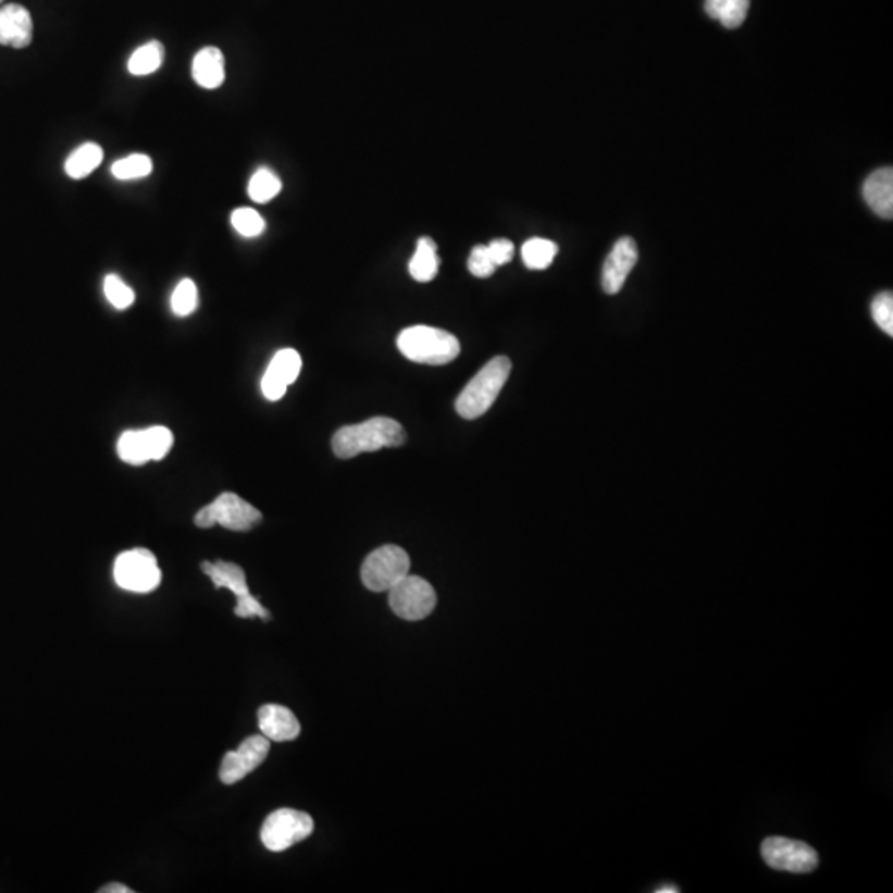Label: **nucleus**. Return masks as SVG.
I'll return each mask as SVG.
<instances>
[{
    "label": "nucleus",
    "mask_w": 893,
    "mask_h": 893,
    "mask_svg": "<svg viewBox=\"0 0 893 893\" xmlns=\"http://www.w3.org/2000/svg\"><path fill=\"white\" fill-rule=\"evenodd\" d=\"M406 432L399 422L389 418H373L361 424L346 425L333 435V452L338 459H352L359 454L377 452L386 447H400Z\"/></svg>",
    "instance_id": "nucleus-1"
},
{
    "label": "nucleus",
    "mask_w": 893,
    "mask_h": 893,
    "mask_svg": "<svg viewBox=\"0 0 893 893\" xmlns=\"http://www.w3.org/2000/svg\"><path fill=\"white\" fill-rule=\"evenodd\" d=\"M510 371L511 361L507 356H497L492 359L457 397V414L469 421L482 418L494 406L498 394L504 389L510 376Z\"/></svg>",
    "instance_id": "nucleus-2"
},
{
    "label": "nucleus",
    "mask_w": 893,
    "mask_h": 893,
    "mask_svg": "<svg viewBox=\"0 0 893 893\" xmlns=\"http://www.w3.org/2000/svg\"><path fill=\"white\" fill-rule=\"evenodd\" d=\"M397 348L409 361L429 367L449 364L460 355V342L452 333L432 326H411L397 338Z\"/></svg>",
    "instance_id": "nucleus-3"
},
{
    "label": "nucleus",
    "mask_w": 893,
    "mask_h": 893,
    "mask_svg": "<svg viewBox=\"0 0 893 893\" xmlns=\"http://www.w3.org/2000/svg\"><path fill=\"white\" fill-rule=\"evenodd\" d=\"M411 558L400 546H381L362 562V584L373 593H384L408 576Z\"/></svg>",
    "instance_id": "nucleus-4"
},
{
    "label": "nucleus",
    "mask_w": 893,
    "mask_h": 893,
    "mask_svg": "<svg viewBox=\"0 0 893 893\" xmlns=\"http://www.w3.org/2000/svg\"><path fill=\"white\" fill-rule=\"evenodd\" d=\"M262 520V513L249 501L241 500L235 494H222L208 507L200 508L196 514V524L199 528H212L214 524L232 530V532H249Z\"/></svg>",
    "instance_id": "nucleus-5"
},
{
    "label": "nucleus",
    "mask_w": 893,
    "mask_h": 893,
    "mask_svg": "<svg viewBox=\"0 0 893 893\" xmlns=\"http://www.w3.org/2000/svg\"><path fill=\"white\" fill-rule=\"evenodd\" d=\"M313 829L314 822L310 815L283 807L265 819L260 839L269 851L283 852L310 838Z\"/></svg>",
    "instance_id": "nucleus-6"
},
{
    "label": "nucleus",
    "mask_w": 893,
    "mask_h": 893,
    "mask_svg": "<svg viewBox=\"0 0 893 893\" xmlns=\"http://www.w3.org/2000/svg\"><path fill=\"white\" fill-rule=\"evenodd\" d=\"M114 581L132 593H151L161 583L158 559L148 549L136 548L121 553L114 561Z\"/></svg>",
    "instance_id": "nucleus-7"
},
{
    "label": "nucleus",
    "mask_w": 893,
    "mask_h": 893,
    "mask_svg": "<svg viewBox=\"0 0 893 893\" xmlns=\"http://www.w3.org/2000/svg\"><path fill=\"white\" fill-rule=\"evenodd\" d=\"M200 568L211 578L218 590L219 587H227L235 594V597H237L235 616L244 619L260 618L263 621H269L270 612L250 594L246 573H244L240 566L227 561H206L200 565Z\"/></svg>",
    "instance_id": "nucleus-8"
},
{
    "label": "nucleus",
    "mask_w": 893,
    "mask_h": 893,
    "mask_svg": "<svg viewBox=\"0 0 893 893\" xmlns=\"http://www.w3.org/2000/svg\"><path fill=\"white\" fill-rule=\"evenodd\" d=\"M389 606L394 615L404 621H422L431 616L437 606V594L431 583L408 574L396 586L390 587Z\"/></svg>",
    "instance_id": "nucleus-9"
},
{
    "label": "nucleus",
    "mask_w": 893,
    "mask_h": 893,
    "mask_svg": "<svg viewBox=\"0 0 893 893\" xmlns=\"http://www.w3.org/2000/svg\"><path fill=\"white\" fill-rule=\"evenodd\" d=\"M766 866L790 873H809L819 864L818 852L806 842L786 838H768L761 844Z\"/></svg>",
    "instance_id": "nucleus-10"
},
{
    "label": "nucleus",
    "mask_w": 893,
    "mask_h": 893,
    "mask_svg": "<svg viewBox=\"0 0 893 893\" xmlns=\"http://www.w3.org/2000/svg\"><path fill=\"white\" fill-rule=\"evenodd\" d=\"M270 752V740L265 736H250L241 742L237 752H228L222 759L219 777L224 784H235L256 771Z\"/></svg>",
    "instance_id": "nucleus-11"
},
{
    "label": "nucleus",
    "mask_w": 893,
    "mask_h": 893,
    "mask_svg": "<svg viewBox=\"0 0 893 893\" xmlns=\"http://www.w3.org/2000/svg\"><path fill=\"white\" fill-rule=\"evenodd\" d=\"M300 371L301 356L295 349H282L276 352L262 377L263 396L269 400L282 399L288 386L300 376Z\"/></svg>",
    "instance_id": "nucleus-12"
},
{
    "label": "nucleus",
    "mask_w": 893,
    "mask_h": 893,
    "mask_svg": "<svg viewBox=\"0 0 893 893\" xmlns=\"http://www.w3.org/2000/svg\"><path fill=\"white\" fill-rule=\"evenodd\" d=\"M637 244L634 238L622 237L616 241L611 253L607 256L603 269V288L607 295H616L624 287L629 273L637 263Z\"/></svg>",
    "instance_id": "nucleus-13"
},
{
    "label": "nucleus",
    "mask_w": 893,
    "mask_h": 893,
    "mask_svg": "<svg viewBox=\"0 0 893 893\" xmlns=\"http://www.w3.org/2000/svg\"><path fill=\"white\" fill-rule=\"evenodd\" d=\"M34 38V22L30 12L18 4H8L0 9V46L25 49Z\"/></svg>",
    "instance_id": "nucleus-14"
},
{
    "label": "nucleus",
    "mask_w": 893,
    "mask_h": 893,
    "mask_svg": "<svg viewBox=\"0 0 893 893\" xmlns=\"http://www.w3.org/2000/svg\"><path fill=\"white\" fill-rule=\"evenodd\" d=\"M259 727L270 742H292L300 735V721L290 708L283 705H263L259 710Z\"/></svg>",
    "instance_id": "nucleus-15"
},
{
    "label": "nucleus",
    "mask_w": 893,
    "mask_h": 893,
    "mask_svg": "<svg viewBox=\"0 0 893 893\" xmlns=\"http://www.w3.org/2000/svg\"><path fill=\"white\" fill-rule=\"evenodd\" d=\"M864 199L867 206L882 219H892L893 215V170L882 168L867 177L863 187Z\"/></svg>",
    "instance_id": "nucleus-16"
},
{
    "label": "nucleus",
    "mask_w": 893,
    "mask_h": 893,
    "mask_svg": "<svg viewBox=\"0 0 893 893\" xmlns=\"http://www.w3.org/2000/svg\"><path fill=\"white\" fill-rule=\"evenodd\" d=\"M193 78L199 87L215 90L225 79L224 53L218 47L199 50L193 60Z\"/></svg>",
    "instance_id": "nucleus-17"
},
{
    "label": "nucleus",
    "mask_w": 893,
    "mask_h": 893,
    "mask_svg": "<svg viewBox=\"0 0 893 893\" xmlns=\"http://www.w3.org/2000/svg\"><path fill=\"white\" fill-rule=\"evenodd\" d=\"M441 259L437 256V244L432 238H419L418 249L409 262V272L416 282L427 283L437 276Z\"/></svg>",
    "instance_id": "nucleus-18"
},
{
    "label": "nucleus",
    "mask_w": 893,
    "mask_h": 893,
    "mask_svg": "<svg viewBox=\"0 0 893 893\" xmlns=\"http://www.w3.org/2000/svg\"><path fill=\"white\" fill-rule=\"evenodd\" d=\"M103 161V149L97 142H85L69 156L65 162V173L72 179H84L90 176Z\"/></svg>",
    "instance_id": "nucleus-19"
},
{
    "label": "nucleus",
    "mask_w": 893,
    "mask_h": 893,
    "mask_svg": "<svg viewBox=\"0 0 893 893\" xmlns=\"http://www.w3.org/2000/svg\"><path fill=\"white\" fill-rule=\"evenodd\" d=\"M749 11V0H705V12L727 28L742 27Z\"/></svg>",
    "instance_id": "nucleus-20"
},
{
    "label": "nucleus",
    "mask_w": 893,
    "mask_h": 893,
    "mask_svg": "<svg viewBox=\"0 0 893 893\" xmlns=\"http://www.w3.org/2000/svg\"><path fill=\"white\" fill-rule=\"evenodd\" d=\"M164 62V47L158 40L145 44L129 57L128 70L132 75L146 76L158 72Z\"/></svg>",
    "instance_id": "nucleus-21"
},
{
    "label": "nucleus",
    "mask_w": 893,
    "mask_h": 893,
    "mask_svg": "<svg viewBox=\"0 0 893 893\" xmlns=\"http://www.w3.org/2000/svg\"><path fill=\"white\" fill-rule=\"evenodd\" d=\"M556 256H558V246L555 241L546 240V238H530V240L524 241L523 249H521L524 265L530 270L548 269Z\"/></svg>",
    "instance_id": "nucleus-22"
},
{
    "label": "nucleus",
    "mask_w": 893,
    "mask_h": 893,
    "mask_svg": "<svg viewBox=\"0 0 893 893\" xmlns=\"http://www.w3.org/2000/svg\"><path fill=\"white\" fill-rule=\"evenodd\" d=\"M117 456L123 462L129 466H145L149 462L148 449H146L145 435L142 431H129L121 435L117 442Z\"/></svg>",
    "instance_id": "nucleus-23"
},
{
    "label": "nucleus",
    "mask_w": 893,
    "mask_h": 893,
    "mask_svg": "<svg viewBox=\"0 0 893 893\" xmlns=\"http://www.w3.org/2000/svg\"><path fill=\"white\" fill-rule=\"evenodd\" d=\"M280 190H282V181L266 168L257 171L249 183L250 199L257 204H266L278 196Z\"/></svg>",
    "instance_id": "nucleus-24"
},
{
    "label": "nucleus",
    "mask_w": 893,
    "mask_h": 893,
    "mask_svg": "<svg viewBox=\"0 0 893 893\" xmlns=\"http://www.w3.org/2000/svg\"><path fill=\"white\" fill-rule=\"evenodd\" d=\"M152 173V161L149 156L136 154L120 159L111 166V174L117 181H135L148 177Z\"/></svg>",
    "instance_id": "nucleus-25"
},
{
    "label": "nucleus",
    "mask_w": 893,
    "mask_h": 893,
    "mask_svg": "<svg viewBox=\"0 0 893 893\" xmlns=\"http://www.w3.org/2000/svg\"><path fill=\"white\" fill-rule=\"evenodd\" d=\"M232 227L244 237H259L265 231V221L256 209H235L231 215Z\"/></svg>",
    "instance_id": "nucleus-26"
},
{
    "label": "nucleus",
    "mask_w": 893,
    "mask_h": 893,
    "mask_svg": "<svg viewBox=\"0 0 893 893\" xmlns=\"http://www.w3.org/2000/svg\"><path fill=\"white\" fill-rule=\"evenodd\" d=\"M142 435H145L149 459L161 460L162 457H166L168 454H170L174 442L173 432H171L170 429L156 425V427L142 431Z\"/></svg>",
    "instance_id": "nucleus-27"
},
{
    "label": "nucleus",
    "mask_w": 893,
    "mask_h": 893,
    "mask_svg": "<svg viewBox=\"0 0 893 893\" xmlns=\"http://www.w3.org/2000/svg\"><path fill=\"white\" fill-rule=\"evenodd\" d=\"M104 295L116 310H126L135 303V292L117 275H108L104 278Z\"/></svg>",
    "instance_id": "nucleus-28"
},
{
    "label": "nucleus",
    "mask_w": 893,
    "mask_h": 893,
    "mask_svg": "<svg viewBox=\"0 0 893 893\" xmlns=\"http://www.w3.org/2000/svg\"><path fill=\"white\" fill-rule=\"evenodd\" d=\"M171 308L177 317H187L197 308V288L193 280L184 278L179 282L176 290H174L173 298H171Z\"/></svg>",
    "instance_id": "nucleus-29"
},
{
    "label": "nucleus",
    "mask_w": 893,
    "mask_h": 893,
    "mask_svg": "<svg viewBox=\"0 0 893 893\" xmlns=\"http://www.w3.org/2000/svg\"><path fill=\"white\" fill-rule=\"evenodd\" d=\"M872 317L883 333L893 336V295L890 292H883L873 298Z\"/></svg>",
    "instance_id": "nucleus-30"
},
{
    "label": "nucleus",
    "mask_w": 893,
    "mask_h": 893,
    "mask_svg": "<svg viewBox=\"0 0 893 893\" xmlns=\"http://www.w3.org/2000/svg\"><path fill=\"white\" fill-rule=\"evenodd\" d=\"M467 265H469V272L472 273L473 276H476V278H488V276L494 275L495 270H497V265H495L494 260H492L486 246L473 247Z\"/></svg>",
    "instance_id": "nucleus-31"
},
{
    "label": "nucleus",
    "mask_w": 893,
    "mask_h": 893,
    "mask_svg": "<svg viewBox=\"0 0 893 893\" xmlns=\"http://www.w3.org/2000/svg\"><path fill=\"white\" fill-rule=\"evenodd\" d=\"M486 249H488V253H491L492 260L497 266L507 265L514 256L513 241L507 240V238H497V240L491 241Z\"/></svg>",
    "instance_id": "nucleus-32"
},
{
    "label": "nucleus",
    "mask_w": 893,
    "mask_h": 893,
    "mask_svg": "<svg viewBox=\"0 0 893 893\" xmlns=\"http://www.w3.org/2000/svg\"><path fill=\"white\" fill-rule=\"evenodd\" d=\"M101 893H133V890L129 886L123 885V883H108L104 885L103 889H100Z\"/></svg>",
    "instance_id": "nucleus-33"
},
{
    "label": "nucleus",
    "mask_w": 893,
    "mask_h": 893,
    "mask_svg": "<svg viewBox=\"0 0 893 893\" xmlns=\"http://www.w3.org/2000/svg\"><path fill=\"white\" fill-rule=\"evenodd\" d=\"M656 892L657 893H667V892L679 893L680 889L677 885H663V886H660V889H657Z\"/></svg>",
    "instance_id": "nucleus-34"
},
{
    "label": "nucleus",
    "mask_w": 893,
    "mask_h": 893,
    "mask_svg": "<svg viewBox=\"0 0 893 893\" xmlns=\"http://www.w3.org/2000/svg\"><path fill=\"white\" fill-rule=\"evenodd\" d=\"M2 2H4V0H0V4H2Z\"/></svg>",
    "instance_id": "nucleus-35"
}]
</instances>
